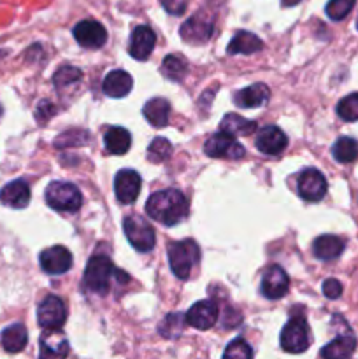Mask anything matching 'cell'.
Here are the masks:
<instances>
[{
	"label": "cell",
	"mask_w": 358,
	"mask_h": 359,
	"mask_svg": "<svg viewBox=\"0 0 358 359\" xmlns=\"http://www.w3.org/2000/svg\"><path fill=\"white\" fill-rule=\"evenodd\" d=\"M140 175L135 170H119L114 177V193L118 202H121L123 205H130L137 200L140 193Z\"/></svg>",
	"instance_id": "obj_12"
},
{
	"label": "cell",
	"mask_w": 358,
	"mask_h": 359,
	"mask_svg": "<svg viewBox=\"0 0 358 359\" xmlns=\"http://www.w3.org/2000/svg\"><path fill=\"white\" fill-rule=\"evenodd\" d=\"M337 114L344 121H358V93H351L344 97L337 104Z\"/></svg>",
	"instance_id": "obj_32"
},
{
	"label": "cell",
	"mask_w": 358,
	"mask_h": 359,
	"mask_svg": "<svg viewBox=\"0 0 358 359\" xmlns=\"http://www.w3.org/2000/svg\"><path fill=\"white\" fill-rule=\"evenodd\" d=\"M133 79L128 72L125 70H112L105 76L104 83H102V90L107 97L112 98H123L132 91Z\"/></svg>",
	"instance_id": "obj_21"
},
{
	"label": "cell",
	"mask_w": 358,
	"mask_h": 359,
	"mask_svg": "<svg viewBox=\"0 0 358 359\" xmlns=\"http://www.w3.org/2000/svg\"><path fill=\"white\" fill-rule=\"evenodd\" d=\"M256 147H258L260 153L269 154V156H276V154L283 153L288 146V137L284 135V132L277 126H263L258 133H256L255 139Z\"/></svg>",
	"instance_id": "obj_14"
},
{
	"label": "cell",
	"mask_w": 358,
	"mask_h": 359,
	"mask_svg": "<svg viewBox=\"0 0 358 359\" xmlns=\"http://www.w3.org/2000/svg\"><path fill=\"white\" fill-rule=\"evenodd\" d=\"M221 132H227L234 137H246V135H253L256 132V123L251 121V119H246L242 116L230 114L225 116L221 119V125H220Z\"/></svg>",
	"instance_id": "obj_26"
},
{
	"label": "cell",
	"mask_w": 358,
	"mask_h": 359,
	"mask_svg": "<svg viewBox=\"0 0 358 359\" xmlns=\"http://www.w3.org/2000/svg\"><path fill=\"white\" fill-rule=\"evenodd\" d=\"M269 88L262 83H256L251 84V86L239 90L237 93H235L234 102L235 105H239V107L242 109H258L269 102Z\"/></svg>",
	"instance_id": "obj_18"
},
{
	"label": "cell",
	"mask_w": 358,
	"mask_h": 359,
	"mask_svg": "<svg viewBox=\"0 0 358 359\" xmlns=\"http://www.w3.org/2000/svg\"><path fill=\"white\" fill-rule=\"evenodd\" d=\"M298 195L305 200V202H319L323 196L326 195V179L323 174L316 168H305L298 175Z\"/></svg>",
	"instance_id": "obj_9"
},
{
	"label": "cell",
	"mask_w": 358,
	"mask_h": 359,
	"mask_svg": "<svg viewBox=\"0 0 358 359\" xmlns=\"http://www.w3.org/2000/svg\"><path fill=\"white\" fill-rule=\"evenodd\" d=\"M161 74L171 81H183L188 74V63L183 56L168 55L161 63Z\"/></svg>",
	"instance_id": "obj_30"
},
{
	"label": "cell",
	"mask_w": 358,
	"mask_h": 359,
	"mask_svg": "<svg viewBox=\"0 0 358 359\" xmlns=\"http://www.w3.org/2000/svg\"><path fill=\"white\" fill-rule=\"evenodd\" d=\"M332 154L339 163H353L358 160V142L351 137H340L333 144Z\"/></svg>",
	"instance_id": "obj_29"
},
{
	"label": "cell",
	"mask_w": 358,
	"mask_h": 359,
	"mask_svg": "<svg viewBox=\"0 0 358 359\" xmlns=\"http://www.w3.org/2000/svg\"><path fill=\"white\" fill-rule=\"evenodd\" d=\"M72 34L77 44L86 49H98L107 41V32H105V28L98 21L93 20H84L81 23H77L74 27Z\"/></svg>",
	"instance_id": "obj_11"
},
{
	"label": "cell",
	"mask_w": 358,
	"mask_h": 359,
	"mask_svg": "<svg viewBox=\"0 0 358 359\" xmlns=\"http://www.w3.org/2000/svg\"><path fill=\"white\" fill-rule=\"evenodd\" d=\"M290 290V277L279 265H272L262 277V294L269 300H279Z\"/></svg>",
	"instance_id": "obj_13"
},
{
	"label": "cell",
	"mask_w": 358,
	"mask_h": 359,
	"mask_svg": "<svg viewBox=\"0 0 358 359\" xmlns=\"http://www.w3.org/2000/svg\"><path fill=\"white\" fill-rule=\"evenodd\" d=\"M263 48V42L256 37L255 34L246 30L235 32L232 41L228 42L227 53L228 55H253Z\"/></svg>",
	"instance_id": "obj_23"
},
{
	"label": "cell",
	"mask_w": 358,
	"mask_h": 359,
	"mask_svg": "<svg viewBox=\"0 0 358 359\" xmlns=\"http://www.w3.org/2000/svg\"><path fill=\"white\" fill-rule=\"evenodd\" d=\"M357 28H358V20H357Z\"/></svg>",
	"instance_id": "obj_40"
},
{
	"label": "cell",
	"mask_w": 358,
	"mask_h": 359,
	"mask_svg": "<svg viewBox=\"0 0 358 359\" xmlns=\"http://www.w3.org/2000/svg\"><path fill=\"white\" fill-rule=\"evenodd\" d=\"M344 251V241L336 235H321L312 242V252L321 262L337 259Z\"/></svg>",
	"instance_id": "obj_22"
},
{
	"label": "cell",
	"mask_w": 358,
	"mask_h": 359,
	"mask_svg": "<svg viewBox=\"0 0 358 359\" xmlns=\"http://www.w3.org/2000/svg\"><path fill=\"white\" fill-rule=\"evenodd\" d=\"M357 349V340L351 335H343L337 337L336 340H332L330 344H326L321 349L319 356L326 359H340V358H350L351 354Z\"/></svg>",
	"instance_id": "obj_27"
},
{
	"label": "cell",
	"mask_w": 358,
	"mask_h": 359,
	"mask_svg": "<svg viewBox=\"0 0 358 359\" xmlns=\"http://www.w3.org/2000/svg\"><path fill=\"white\" fill-rule=\"evenodd\" d=\"M168 112H171V104L165 98H153V100L146 102V105L142 109L144 118L154 128H164L167 125Z\"/></svg>",
	"instance_id": "obj_25"
},
{
	"label": "cell",
	"mask_w": 358,
	"mask_h": 359,
	"mask_svg": "<svg viewBox=\"0 0 358 359\" xmlns=\"http://www.w3.org/2000/svg\"><path fill=\"white\" fill-rule=\"evenodd\" d=\"M104 146L107 153L119 156V154L128 153L130 146H132V137H130L128 130L121 128V126H112L105 132Z\"/></svg>",
	"instance_id": "obj_24"
},
{
	"label": "cell",
	"mask_w": 358,
	"mask_h": 359,
	"mask_svg": "<svg viewBox=\"0 0 358 359\" xmlns=\"http://www.w3.org/2000/svg\"><path fill=\"white\" fill-rule=\"evenodd\" d=\"M186 323L195 330H209L218 321V307L216 304L209 300L197 302L188 312H186Z\"/></svg>",
	"instance_id": "obj_16"
},
{
	"label": "cell",
	"mask_w": 358,
	"mask_h": 359,
	"mask_svg": "<svg viewBox=\"0 0 358 359\" xmlns=\"http://www.w3.org/2000/svg\"><path fill=\"white\" fill-rule=\"evenodd\" d=\"M283 351L290 354L305 353L311 344V333L304 318H293L286 323L279 337Z\"/></svg>",
	"instance_id": "obj_5"
},
{
	"label": "cell",
	"mask_w": 358,
	"mask_h": 359,
	"mask_svg": "<svg viewBox=\"0 0 358 359\" xmlns=\"http://www.w3.org/2000/svg\"><path fill=\"white\" fill-rule=\"evenodd\" d=\"M41 262V269L49 276H62V273L69 272L72 266V255L63 245H53V248L44 249L39 256Z\"/></svg>",
	"instance_id": "obj_10"
},
{
	"label": "cell",
	"mask_w": 358,
	"mask_h": 359,
	"mask_svg": "<svg viewBox=\"0 0 358 359\" xmlns=\"http://www.w3.org/2000/svg\"><path fill=\"white\" fill-rule=\"evenodd\" d=\"M172 154V144L168 142L164 137H157L153 142L147 147V158H150L153 163H161V161L168 160Z\"/></svg>",
	"instance_id": "obj_31"
},
{
	"label": "cell",
	"mask_w": 358,
	"mask_h": 359,
	"mask_svg": "<svg viewBox=\"0 0 358 359\" xmlns=\"http://www.w3.org/2000/svg\"><path fill=\"white\" fill-rule=\"evenodd\" d=\"M123 230L132 248L139 252H150L154 248V230L147 219L140 216H130L123 221Z\"/></svg>",
	"instance_id": "obj_6"
},
{
	"label": "cell",
	"mask_w": 358,
	"mask_h": 359,
	"mask_svg": "<svg viewBox=\"0 0 358 359\" xmlns=\"http://www.w3.org/2000/svg\"><path fill=\"white\" fill-rule=\"evenodd\" d=\"M323 294L330 300H337L343 294V284L337 279H326L323 283Z\"/></svg>",
	"instance_id": "obj_37"
},
{
	"label": "cell",
	"mask_w": 358,
	"mask_h": 359,
	"mask_svg": "<svg viewBox=\"0 0 358 359\" xmlns=\"http://www.w3.org/2000/svg\"><path fill=\"white\" fill-rule=\"evenodd\" d=\"M69 340L60 330H46L41 337L42 358H65L69 354Z\"/></svg>",
	"instance_id": "obj_19"
},
{
	"label": "cell",
	"mask_w": 358,
	"mask_h": 359,
	"mask_svg": "<svg viewBox=\"0 0 358 359\" xmlns=\"http://www.w3.org/2000/svg\"><path fill=\"white\" fill-rule=\"evenodd\" d=\"M146 212L151 219L165 226L181 223L188 214V200L179 189H164L147 198Z\"/></svg>",
	"instance_id": "obj_1"
},
{
	"label": "cell",
	"mask_w": 358,
	"mask_h": 359,
	"mask_svg": "<svg viewBox=\"0 0 358 359\" xmlns=\"http://www.w3.org/2000/svg\"><path fill=\"white\" fill-rule=\"evenodd\" d=\"M211 34H213V21L204 18V14L190 18L181 27L183 41L190 42V44H204L206 41H209Z\"/></svg>",
	"instance_id": "obj_17"
},
{
	"label": "cell",
	"mask_w": 358,
	"mask_h": 359,
	"mask_svg": "<svg viewBox=\"0 0 358 359\" xmlns=\"http://www.w3.org/2000/svg\"><path fill=\"white\" fill-rule=\"evenodd\" d=\"M161 4H164L165 11L172 16H179L186 9V0H161Z\"/></svg>",
	"instance_id": "obj_38"
},
{
	"label": "cell",
	"mask_w": 358,
	"mask_h": 359,
	"mask_svg": "<svg viewBox=\"0 0 358 359\" xmlns=\"http://www.w3.org/2000/svg\"><path fill=\"white\" fill-rule=\"evenodd\" d=\"M223 358H235V359H249L253 358V349L244 339H235L225 349Z\"/></svg>",
	"instance_id": "obj_35"
},
{
	"label": "cell",
	"mask_w": 358,
	"mask_h": 359,
	"mask_svg": "<svg viewBox=\"0 0 358 359\" xmlns=\"http://www.w3.org/2000/svg\"><path fill=\"white\" fill-rule=\"evenodd\" d=\"M357 0H330L326 4V14H329L330 20L340 21L351 13V9L354 7Z\"/></svg>",
	"instance_id": "obj_34"
},
{
	"label": "cell",
	"mask_w": 358,
	"mask_h": 359,
	"mask_svg": "<svg viewBox=\"0 0 358 359\" xmlns=\"http://www.w3.org/2000/svg\"><path fill=\"white\" fill-rule=\"evenodd\" d=\"M118 283H128V276L114 266V263L107 256H93L88 262L84 270V286L90 291L98 294H107L111 290L112 280Z\"/></svg>",
	"instance_id": "obj_2"
},
{
	"label": "cell",
	"mask_w": 358,
	"mask_h": 359,
	"mask_svg": "<svg viewBox=\"0 0 358 359\" xmlns=\"http://www.w3.org/2000/svg\"><path fill=\"white\" fill-rule=\"evenodd\" d=\"M281 2H283L284 7H290V6H297L300 0H281Z\"/></svg>",
	"instance_id": "obj_39"
},
{
	"label": "cell",
	"mask_w": 358,
	"mask_h": 359,
	"mask_svg": "<svg viewBox=\"0 0 358 359\" xmlns=\"http://www.w3.org/2000/svg\"><path fill=\"white\" fill-rule=\"evenodd\" d=\"M79 77H81V70L79 69H74V67L67 65V67H62V69H60L58 72L55 74L53 81H55L56 88H63V86H67V84L77 81Z\"/></svg>",
	"instance_id": "obj_36"
},
{
	"label": "cell",
	"mask_w": 358,
	"mask_h": 359,
	"mask_svg": "<svg viewBox=\"0 0 358 359\" xmlns=\"http://www.w3.org/2000/svg\"><path fill=\"white\" fill-rule=\"evenodd\" d=\"M204 153L211 158H225V160H241L246 154L244 146L235 140L234 135L227 132H218L204 144Z\"/></svg>",
	"instance_id": "obj_7"
},
{
	"label": "cell",
	"mask_w": 358,
	"mask_h": 359,
	"mask_svg": "<svg viewBox=\"0 0 358 359\" xmlns=\"http://www.w3.org/2000/svg\"><path fill=\"white\" fill-rule=\"evenodd\" d=\"M183 321H186L185 316L181 314H168L160 325V335L167 337V339H174V337L181 335L183 332Z\"/></svg>",
	"instance_id": "obj_33"
},
{
	"label": "cell",
	"mask_w": 358,
	"mask_h": 359,
	"mask_svg": "<svg viewBox=\"0 0 358 359\" xmlns=\"http://www.w3.org/2000/svg\"><path fill=\"white\" fill-rule=\"evenodd\" d=\"M2 346L7 353H20L28 342V333L23 325H11L2 332Z\"/></svg>",
	"instance_id": "obj_28"
},
{
	"label": "cell",
	"mask_w": 358,
	"mask_h": 359,
	"mask_svg": "<svg viewBox=\"0 0 358 359\" xmlns=\"http://www.w3.org/2000/svg\"><path fill=\"white\" fill-rule=\"evenodd\" d=\"M168 262H171V269L175 277L179 279H188L192 269L200 262V249L197 242L186 241L172 242L168 248Z\"/></svg>",
	"instance_id": "obj_4"
},
{
	"label": "cell",
	"mask_w": 358,
	"mask_h": 359,
	"mask_svg": "<svg viewBox=\"0 0 358 359\" xmlns=\"http://www.w3.org/2000/svg\"><path fill=\"white\" fill-rule=\"evenodd\" d=\"M46 202L58 212H76L83 205V196L76 184L67 181H53L46 188Z\"/></svg>",
	"instance_id": "obj_3"
},
{
	"label": "cell",
	"mask_w": 358,
	"mask_h": 359,
	"mask_svg": "<svg viewBox=\"0 0 358 359\" xmlns=\"http://www.w3.org/2000/svg\"><path fill=\"white\" fill-rule=\"evenodd\" d=\"M67 321V309L62 298L49 294L39 304L37 323L44 330H62Z\"/></svg>",
	"instance_id": "obj_8"
},
{
	"label": "cell",
	"mask_w": 358,
	"mask_h": 359,
	"mask_svg": "<svg viewBox=\"0 0 358 359\" xmlns=\"http://www.w3.org/2000/svg\"><path fill=\"white\" fill-rule=\"evenodd\" d=\"M154 44H157V35H154V32L150 27H146V25H140V27H137L132 32V37H130V56L139 60V62H144V60H147L151 56Z\"/></svg>",
	"instance_id": "obj_15"
},
{
	"label": "cell",
	"mask_w": 358,
	"mask_h": 359,
	"mask_svg": "<svg viewBox=\"0 0 358 359\" xmlns=\"http://www.w3.org/2000/svg\"><path fill=\"white\" fill-rule=\"evenodd\" d=\"M0 202L13 209H25L30 203V188L21 179L9 182L0 191Z\"/></svg>",
	"instance_id": "obj_20"
}]
</instances>
